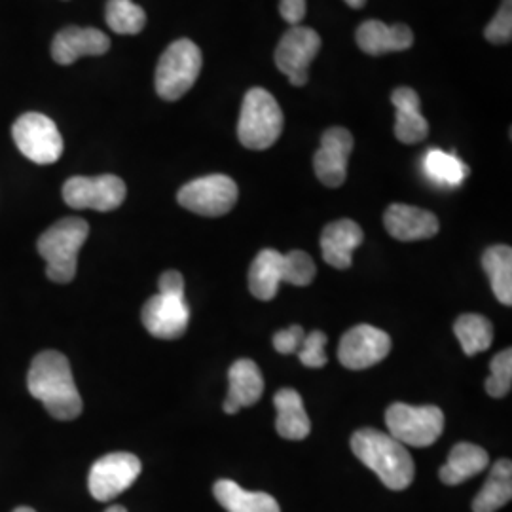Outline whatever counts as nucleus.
Returning a JSON list of instances; mask_svg holds the SVG:
<instances>
[{
  "instance_id": "f257e3e1",
  "label": "nucleus",
  "mask_w": 512,
  "mask_h": 512,
  "mask_svg": "<svg viewBox=\"0 0 512 512\" xmlns=\"http://www.w3.org/2000/svg\"><path fill=\"white\" fill-rule=\"evenodd\" d=\"M27 387L55 420H74L82 414L84 404L74 384L71 363L59 351L38 353L27 374Z\"/></svg>"
},
{
  "instance_id": "f03ea898",
  "label": "nucleus",
  "mask_w": 512,
  "mask_h": 512,
  "mask_svg": "<svg viewBox=\"0 0 512 512\" xmlns=\"http://www.w3.org/2000/svg\"><path fill=\"white\" fill-rule=\"evenodd\" d=\"M351 450L361 463L374 471L385 486L393 492H403L416 476L414 459L406 446L393 439L389 433L363 427L353 433Z\"/></svg>"
},
{
  "instance_id": "7ed1b4c3",
  "label": "nucleus",
  "mask_w": 512,
  "mask_h": 512,
  "mask_svg": "<svg viewBox=\"0 0 512 512\" xmlns=\"http://www.w3.org/2000/svg\"><path fill=\"white\" fill-rule=\"evenodd\" d=\"M315 274V262L304 251L281 255L275 249H262L249 270V289L255 298L268 302L277 296L281 283L308 287Z\"/></svg>"
},
{
  "instance_id": "20e7f679",
  "label": "nucleus",
  "mask_w": 512,
  "mask_h": 512,
  "mask_svg": "<svg viewBox=\"0 0 512 512\" xmlns=\"http://www.w3.org/2000/svg\"><path fill=\"white\" fill-rule=\"evenodd\" d=\"M90 236L88 222L67 217L55 222L40 238L38 253L46 260V275L55 283H71L76 275L78 253Z\"/></svg>"
},
{
  "instance_id": "39448f33",
  "label": "nucleus",
  "mask_w": 512,
  "mask_h": 512,
  "mask_svg": "<svg viewBox=\"0 0 512 512\" xmlns=\"http://www.w3.org/2000/svg\"><path fill=\"white\" fill-rule=\"evenodd\" d=\"M283 131V110L264 88L245 93L239 114L238 137L243 147L266 150L274 147Z\"/></svg>"
},
{
  "instance_id": "423d86ee",
  "label": "nucleus",
  "mask_w": 512,
  "mask_h": 512,
  "mask_svg": "<svg viewBox=\"0 0 512 512\" xmlns=\"http://www.w3.org/2000/svg\"><path fill=\"white\" fill-rule=\"evenodd\" d=\"M203 57L198 44L188 38L167 46L156 67L154 86L164 101H177L192 90L202 73Z\"/></svg>"
},
{
  "instance_id": "0eeeda50",
  "label": "nucleus",
  "mask_w": 512,
  "mask_h": 512,
  "mask_svg": "<svg viewBox=\"0 0 512 512\" xmlns=\"http://www.w3.org/2000/svg\"><path fill=\"white\" fill-rule=\"evenodd\" d=\"M387 431L403 446L427 448L440 439L444 431V412L439 406H412L391 404L385 412Z\"/></svg>"
},
{
  "instance_id": "6e6552de",
  "label": "nucleus",
  "mask_w": 512,
  "mask_h": 512,
  "mask_svg": "<svg viewBox=\"0 0 512 512\" xmlns=\"http://www.w3.org/2000/svg\"><path fill=\"white\" fill-rule=\"evenodd\" d=\"M12 137L19 152L35 164H55L63 154V137L59 129L52 118L40 112L19 116L14 122Z\"/></svg>"
},
{
  "instance_id": "1a4fd4ad",
  "label": "nucleus",
  "mask_w": 512,
  "mask_h": 512,
  "mask_svg": "<svg viewBox=\"0 0 512 512\" xmlns=\"http://www.w3.org/2000/svg\"><path fill=\"white\" fill-rule=\"evenodd\" d=\"M238 184L228 175H207L184 184L177 200L184 209L202 217H222L238 203Z\"/></svg>"
},
{
  "instance_id": "9d476101",
  "label": "nucleus",
  "mask_w": 512,
  "mask_h": 512,
  "mask_svg": "<svg viewBox=\"0 0 512 512\" xmlns=\"http://www.w3.org/2000/svg\"><path fill=\"white\" fill-rule=\"evenodd\" d=\"M323 42L315 29L294 25L275 50V67L289 78V82L302 88L310 80V65L319 54Z\"/></svg>"
},
{
  "instance_id": "9b49d317",
  "label": "nucleus",
  "mask_w": 512,
  "mask_h": 512,
  "mask_svg": "<svg viewBox=\"0 0 512 512\" xmlns=\"http://www.w3.org/2000/svg\"><path fill=\"white\" fill-rule=\"evenodd\" d=\"M126 183L116 175L71 177L63 184V200L73 209L114 211L126 200Z\"/></svg>"
},
{
  "instance_id": "f8f14e48",
  "label": "nucleus",
  "mask_w": 512,
  "mask_h": 512,
  "mask_svg": "<svg viewBox=\"0 0 512 512\" xmlns=\"http://www.w3.org/2000/svg\"><path fill=\"white\" fill-rule=\"evenodd\" d=\"M141 475V461L128 452L107 454L97 459L90 469L88 488L97 501H112L124 494Z\"/></svg>"
},
{
  "instance_id": "ddd939ff",
  "label": "nucleus",
  "mask_w": 512,
  "mask_h": 512,
  "mask_svg": "<svg viewBox=\"0 0 512 512\" xmlns=\"http://www.w3.org/2000/svg\"><path fill=\"white\" fill-rule=\"evenodd\" d=\"M391 351V338L372 325H357L349 329L338 346V359L349 370H366L382 363Z\"/></svg>"
},
{
  "instance_id": "4468645a",
  "label": "nucleus",
  "mask_w": 512,
  "mask_h": 512,
  "mask_svg": "<svg viewBox=\"0 0 512 512\" xmlns=\"http://www.w3.org/2000/svg\"><path fill=\"white\" fill-rule=\"evenodd\" d=\"M355 147L353 135L346 128H330L321 137V148L315 152L313 169L321 183L338 188L348 179V160Z\"/></svg>"
},
{
  "instance_id": "2eb2a0df",
  "label": "nucleus",
  "mask_w": 512,
  "mask_h": 512,
  "mask_svg": "<svg viewBox=\"0 0 512 512\" xmlns=\"http://www.w3.org/2000/svg\"><path fill=\"white\" fill-rule=\"evenodd\" d=\"M141 319L154 338L177 340L188 329L190 310L184 296L158 293L145 304Z\"/></svg>"
},
{
  "instance_id": "dca6fc26",
  "label": "nucleus",
  "mask_w": 512,
  "mask_h": 512,
  "mask_svg": "<svg viewBox=\"0 0 512 512\" xmlns=\"http://www.w3.org/2000/svg\"><path fill=\"white\" fill-rule=\"evenodd\" d=\"M384 224L389 236L399 241L435 238L440 228L439 219L431 211L404 203H393L387 207Z\"/></svg>"
},
{
  "instance_id": "f3484780",
  "label": "nucleus",
  "mask_w": 512,
  "mask_h": 512,
  "mask_svg": "<svg viewBox=\"0 0 512 512\" xmlns=\"http://www.w3.org/2000/svg\"><path fill=\"white\" fill-rule=\"evenodd\" d=\"M109 50L110 38L95 27H65L52 42V57L59 65H73L84 55H103Z\"/></svg>"
},
{
  "instance_id": "a211bd4d",
  "label": "nucleus",
  "mask_w": 512,
  "mask_h": 512,
  "mask_svg": "<svg viewBox=\"0 0 512 512\" xmlns=\"http://www.w3.org/2000/svg\"><path fill=\"white\" fill-rule=\"evenodd\" d=\"M357 44L368 55H384L404 52L412 48L414 33L408 25H385L384 21L368 19L357 29Z\"/></svg>"
},
{
  "instance_id": "6ab92c4d",
  "label": "nucleus",
  "mask_w": 512,
  "mask_h": 512,
  "mask_svg": "<svg viewBox=\"0 0 512 512\" xmlns=\"http://www.w3.org/2000/svg\"><path fill=\"white\" fill-rule=\"evenodd\" d=\"M363 228L349 219L330 222L321 234V253L325 262L336 270H348L353 251L363 243Z\"/></svg>"
},
{
  "instance_id": "aec40b11",
  "label": "nucleus",
  "mask_w": 512,
  "mask_h": 512,
  "mask_svg": "<svg viewBox=\"0 0 512 512\" xmlns=\"http://www.w3.org/2000/svg\"><path fill=\"white\" fill-rule=\"evenodd\" d=\"M228 397L222 404L224 412L234 416L241 408L253 406L264 393V378L260 368L251 359H239L228 370Z\"/></svg>"
},
{
  "instance_id": "412c9836",
  "label": "nucleus",
  "mask_w": 512,
  "mask_h": 512,
  "mask_svg": "<svg viewBox=\"0 0 512 512\" xmlns=\"http://www.w3.org/2000/svg\"><path fill=\"white\" fill-rule=\"evenodd\" d=\"M391 103L397 110L395 137L404 145H416L429 135V122L421 114L420 95L412 88H397L391 95Z\"/></svg>"
},
{
  "instance_id": "4be33fe9",
  "label": "nucleus",
  "mask_w": 512,
  "mask_h": 512,
  "mask_svg": "<svg viewBox=\"0 0 512 512\" xmlns=\"http://www.w3.org/2000/svg\"><path fill=\"white\" fill-rule=\"evenodd\" d=\"M488 465H490V456L484 448L469 442H459L452 448L446 465L440 467V482L446 486H458L467 482L469 478L480 475L482 471H486Z\"/></svg>"
},
{
  "instance_id": "5701e85b",
  "label": "nucleus",
  "mask_w": 512,
  "mask_h": 512,
  "mask_svg": "<svg viewBox=\"0 0 512 512\" xmlns=\"http://www.w3.org/2000/svg\"><path fill=\"white\" fill-rule=\"evenodd\" d=\"M274 404L277 408L275 429L279 437L287 440L308 439L311 433V421L300 393L285 387L275 393Z\"/></svg>"
},
{
  "instance_id": "b1692460",
  "label": "nucleus",
  "mask_w": 512,
  "mask_h": 512,
  "mask_svg": "<svg viewBox=\"0 0 512 512\" xmlns=\"http://www.w3.org/2000/svg\"><path fill=\"white\" fill-rule=\"evenodd\" d=\"M213 495L228 512H281L274 497L264 492H247L234 480H219Z\"/></svg>"
},
{
  "instance_id": "393cba45",
  "label": "nucleus",
  "mask_w": 512,
  "mask_h": 512,
  "mask_svg": "<svg viewBox=\"0 0 512 512\" xmlns=\"http://www.w3.org/2000/svg\"><path fill=\"white\" fill-rule=\"evenodd\" d=\"M512 497L511 459L495 461L488 480L473 501V512H497L503 509Z\"/></svg>"
},
{
  "instance_id": "a878e982",
  "label": "nucleus",
  "mask_w": 512,
  "mask_h": 512,
  "mask_svg": "<svg viewBox=\"0 0 512 512\" xmlns=\"http://www.w3.org/2000/svg\"><path fill=\"white\" fill-rule=\"evenodd\" d=\"M484 272L490 277L495 298L503 306L512 304V249L509 245L488 247L482 255Z\"/></svg>"
},
{
  "instance_id": "bb28decb",
  "label": "nucleus",
  "mask_w": 512,
  "mask_h": 512,
  "mask_svg": "<svg viewBox=\"0 0 512 512\" xmlns=\"http://www.w3.org/2000/svg\"><path fill=\"white\" fill-rule=\"evenodd\" d=\"M454 332L465 355L469 357L490 349L494 342V327L484 315H476V313L459 315L454 323Z\"/></svg>"
},
{
  "instance_id": "cd10ccee",
  "label": "nucleus",
  "mask_w": 512,
  "mask_h": 512,
  "mask_svg": "<svg viewBox=\"0 0 512 512\" xmlns=\"http://www.w3.org/2000/svg\"><path fill=\"white\" fill-rule=\"evenodd\" d=\"M105 19L116 35H139L147 25L145 10L133 0H107Z\"/></svg>"
},
{
  "instance_id": "c85d7f7f",
  "label": "nucleus",
  "mask_w": 512,
  "mask_h": 512,
  "mask_svg": "<svg viewBox=\"0 0 512 512\" xmlns=\"http://www.w3.org/2000/svg\"><path fill=\"white\" fill-rule=\"evenodd\" d=\"M423 167L427 177H431L435 183L446 186H459L463 179L469 175V167L459 160L458 156L442 152V150H429Z\"/></svg>"
},
{
  "instance_id": "c756f323",
  "label": "nucleus",
  "mask_w": 512,
  "mask_h": 512,
  "mask_svg": "<svg viewBox=\"0 0 512 512\" xmlns=\"http://www.w3.org/2000/svg\"><path fill=\"white\" fill-rule=\"evenodd\" d=\"M492 376L486 380V393L494 399H503L509 395L512 387V351L503 349L490 363Z\"/></svg>"
},
{
  "instance_id": "7c9ffc66",
  "label": "nucleus",
  "mask_w": 512,
  "mask_h": 512,
  "mask_svg": "<svg viewBox=\"0 0 512 512\" xmlns=\"http://www.w3.org/2000/svg\"><path fill=\"white\" fill-rule=\"evenodd\" d=\"M327 342H329V338L321 330H313L310 334H306L300 348L296 351L300 363L308 368H323L327 365L329 363L327 351H325Z\"/></svg>"
},
{
  "instance_id": "2f4dec72",
  "label": "nucleus",
  "mask_w": 512,
  "mask_h": 512,
  "mask_svg": "<svg viewBox=\"0 0 512 512\" xmlns=\"http://www.w3.org/2000/svg\"><path fill=\"white\" fill-rule=\"evenodd\" d=\"M484 37L492 44H509L512 40V0H503L495 18L486 25Z\"/></svg>"
},
{
  "instance_id": "473e14b6",
  "label": "nucleus",
  "mask_w": 512,
  "mask_h": 512,
  "mask_svg": "<svg viewBox=\"0 0 512 512\" xmlns=\"http://www.w3.org/2000/svg\"><path fill=\"white\" fill-rule=\"evenodd\" d=\"M306 332L300 325H293L289 329L279 330L274 336V348L281 355H293L300 348Z\"/></svg>"
},
{
  "instance_id": "72a5a7b5",
  "label": "nucleus",
  "mask_w": 512,
  "mask_h": 512,
  "mask_svg": "<svg viewBox=\"0 0 512 512\" xmlns=\"http://www.w3.org/2000/svg\"><path fill=\"white\" fill-rule=\"evenodd\" d=\"M279 14L289 25H300L306 16V0H281Z\"/></svg>"
},
{
  "instance_id": "f704fd0d",
  "label": "nucleus",
  "mask_w": 512,
  "mask_h": 512,
  "mask_svg": "<svg viewBox=\"0 0 512 512\" xmlns=\"http://www.w3.org/2000/svg\"><path fill=\"white\" fill-rule=\"evenodd\" d=\"M160 293L167 294V296H184L183 275L175 270L164 272L160 277Z\"/></svg>"
},
{
  "instance_id": "c9c22d12",
  "label": "nucleus",
  "mask_w": 512,
  "mask_h": 512,
  "mask_svg": "<svg viewBox=\"0 0 512 512\" xmlns=\"http://www.w3.org/2000/svg\"><path fill=\"white\" fill-rule=\"evenodd\" d=\"M348 6L351 8H355V10H359V8H363L366 4V0H344Z\"/></svg>"
},
{
  "instance_id": "e433bc0d",
  "label": "nucleus",
  "mask_w": 512,
  "mask_h": 512,
  "mask_svg": "<svg viewBox=\"0 0 512 512\" xmlns=\"http://www.w3.org/2000/svg\"><path fill=\"white\" fill-rule=\"evenodd\" d=\"M105 512H128L126 511V507H122V505H112Z\"/></svg>"
},
{
  "instance_id": "4c0bfd02",
  "label": "nucleus",
  "mask_w": 512,
  "mask_h": 512,
  "mask_svg": "<svg viewBox=\"0 0 512 512\" xmlns=\"http://www.w3.org/2000/svg\"><path fill=\"white\" fill-rule=\"evenodd\" d=\"M14 512H37L35 509H31V507H18Z\"/></svg>"
}]
</instances>
